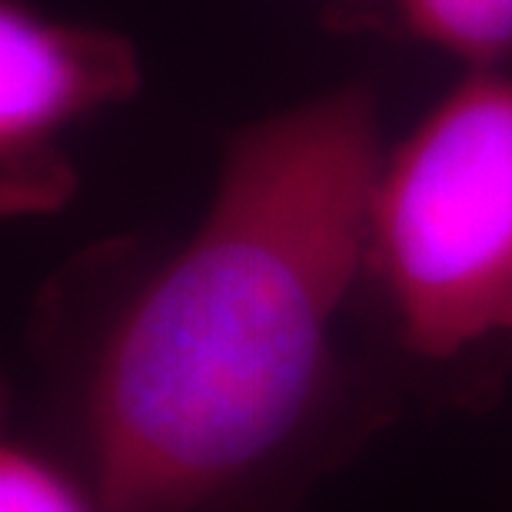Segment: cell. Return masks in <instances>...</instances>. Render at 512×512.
Here are the masks:
<instances>
[{"mask_svg": "<svg viewBox=\"0 0 512 512\" xmlns=\"http://www.w3.org/2000/svg\"><path fill=\"white\" fill-rule=\"evenodd\" d=\"M380 163L363 87L227 143L207 217L124 306L94 363L87 426L107 512H197L300 433L370 250Z\"/></svg>", "mask_w": 512, "mask_h": 512, "instance_id": "cell-1", "label": "cell"}, {"mask_svg": "<svg viewBox=\"0 0 512 512\" xmlns=\"http://www.w3.org/2000/svg\"><path fill=\"white\" fill-rule=\"evenodd\" d=\"M366 266L426 360L512 340L509 77H466L383 157Z\"/></svg>", "mask_w": 512, "mask_h": 512, "instance_id": "cell-2", "label": "cell"}, {"mask_svg": "<svg viewBox=\"0 0 512 512\" xmlns=\"http://www.w3.org/2000/svg\"><path fill=\"white\" fill-rule=\"evenodd\" d=\"M140 87L137 50L114 30L57 24L0 4V193L7 213L57 210L74 190L57 137Z\"/></svg>", "mask_w": 512, "mask_h": 512, "instance_id": "cell-3", "label": "cell"}, {"mask_svg": "<svg viewBox=\"0 0 512 512\" xmlns=\"http://www.w3.org/2000/svg\"><path fill=\"white\" fill-rule=\"evenodd\" d=\"M416 37L456 57L493 64L512 50V0H393Z\"/></svg>", "mask_w": 512, "mask_h": 512, "instance_id": "cell-4", "label": "cell"}, {"mask_svg": "<svg viewBox=\"0 0 512 512\" xmlns=\"http://www.w3.org/2000/svg\"><path fill=\"white\" fill-rule=\"evenodd\" d=\"M0 512H100L64 469L10 443L0 453Z\"/></svg>", "mask_w": 512, "mask_h": 512, "instance_id": "cell-5", "label": "cell"}]
</instances>
